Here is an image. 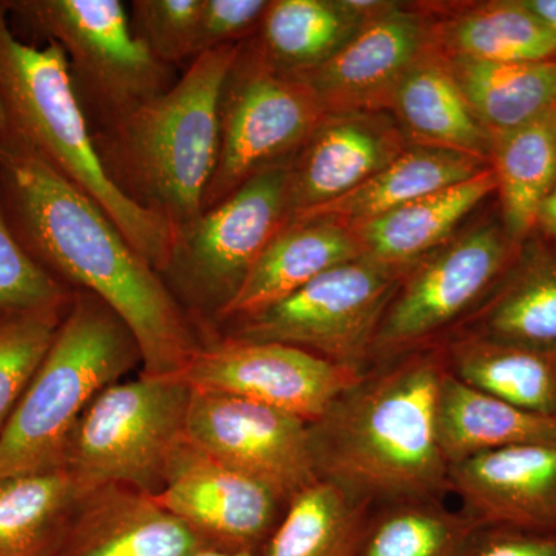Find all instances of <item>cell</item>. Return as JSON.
I'll return each mask as SVG.
<instances>
[{
    "mask_svg": "<svg viewBox=\"0 0 556 556\" xmlns=\"http://www.w3.org/2000/svg\"><path fill=\"white\" fill-rule=\"evenodd\" d=\"M492 167L378 218L350 226L362 257L407 273L417 262L444 247L457 226L496 190Z\"/></svg>",
    "mask_w": 556,
    "mask_h": 556,
    "instance_id": "ffe728a7",
    "label": "cell"
},
{
    "mask_svg": "<svg viewBox=\"0 0 556 556\" xmlns=\"http://www.w3.org/2000/svg\"><path fill=\"white\" fill-rule=\"evenodd\" d=\"M139 364L141 350L126 321L97 295L75 291L49 353L0 434V477L64 467L79 417Z\"/></svg>",
    "mask_w": 556,
    "mask_h": 556,
    "instance_id": "5b68a950",
    "label": "cell"
},
{
    "mask_svg": "<svg viewBox=\"0 0 556 556\" xmlns=\"http://www.w3.org/2000/svg\"><path fill=\"white\" fill-rule=\"evenodd\" d=\"M203 548L155 496L108 484L84 492L56 556H192Z\"/></svg>",
    "mask_w": 556,
    "mask_h": 556,
    "instance_id": "ac0fdd59",
    "label": "cell"
},
{
    "mask_svg": "<svg viewBox=\"0 0 556 556\" xmlns=\"http://www.w3.org/2000/svg\"><path fill=\"white\" fill-rule=\"evenodd\" d=\"M408 148L397 121L386 112L328 115L288 164V225L342 199ZM287 225V226H288Z\"/></svg>",
    "mask_w": 556,
    "mask_h": 556,
    "instance_id": "2e32d148",
    "label": "cell"
},
{
    "mask_svg": "<svg viewBox=\"0 0 556 556\" xmlns=\"http://www.w3.org/2000/svg\"><path fill=\"white\" fill-rule=\"evenodd\" d=\"M481 529L445 501H408L375 508L358 556H464Z\"/></svg>",
    "mask_w": 556,
    "mask_h": 556,
    "instance_id": "1f68e13d",
    "label": "cell"
},
{
    "mask_svg": "<svg viewBox=\"0 0 556 556\" xmlns=\"http://www.w3.org/2000/svg\"><path fill=\"white\" fill-rule=\"evenodd\" d=\"M362 257L350 226L329 218L289 223L263 251L240 291L219 317V329L255 316L327 270Z\"/></svg>",
    "mask_w": 556,
    "mask_h": 556,
    "instance_id": "d6986e66",
    "label": "cell"
},
{
    "mask_svg": "<svg viewBox=\"0 0 556 556\" xmlns=\"http://www.w3.org/2000/svg\"><path fill=\"white\" fill-rule=\"evenodd\" d=\"M444 350L431 345L369 368L309 424L317 478L375 508L445 501L450 466L439 445Z\"/></svg>",
    "mask_w": 556,
    "mask_h": 556,
    "instance_id": "7a4b0ae2",
    "label": "cell"
},
{
    "mask_svg": "<svg viewBox=\"0 0 556 556\" xmlns=\"http://www.w3.org/2000/svg\"><path fill=\"white\" fill-rule=\"evenodd\" d=\"M439 445L448 466L493 450L556 441V419L522 412L445 372L439 387Z\"/></svg>",
    "mask_w": 556,
    "mask_h": 556,
    "instance_id": "603a6c76",
    "label": "cell"
},
{
    "mask_svg": "<svg viewBox=\"0 0 556 556\" xmlns=\"http://www.w3.org/2000/svg\"><path fill=\"white\" fill-rule=\"evenodd\" d=\"M437 43L447 60L538 62L556 53V33L525 2H492L439 22Z\"/></svg>",
    "mask_w": 556,
    "mask_h": 556,
    "instance_id": "83f0119b",
    "label": "cell"
},
{
    "mask_svg": "<svg viewBox=\"0 0 556 556\" xmlns=\"http://www.w3.org/2000/svg\"><path fill=\"white\" fill-rule=\"evenodd\" d=\"M75 291L25 251L0 201V314L68 302Z\"/></svg>",
    "mask_w": 556,
    "mask_h": 556,
    "instance_id": "e575fe53",
    "label": "cell"
},
{
    "mask_svg": "<svg viewBox=\"0 0 556 556\" xmlns=\"http://www.w3.org/2000/svg\"><path fill=\"white\" fill-rule=\"evenodd\" d=\"M327 116L308 84L270 67L248 40L240 43L219 97L218 161L203 211L260 172L289 163Z\"/></svg>",
    "mask_w": 556,
    "mask_h": 556,
    "instance_id": "9c48e42d",
    "label": "cell"
},
{
    "mask_svg": "<svg viewBox=\"0 0 556 556\" xmlns=\"http://www.w3.org/2000/svg\"><path fill=\"white\" fill-rule=\"evenodd\" d=\"M266 0H203L197 25L195 60L207 51L240 46L257 35Z\"/></svg>",
    "mask_w": 556,
    "mask_h": 556,
    "instance_id": "d590c367",
    "label": "cell"
},
{
    "mask_svg": "<svg viewBox=\"0 0 556 556\" xmlns=\"http://www.w3.org/2000/svg\"><path fill=\"white\" fill-rule=\"evenodd\" d=\"M527 9L556 33V0H529Z\"/></svg>",
    "mask_w": 556,
    "mask_h": 556,
    "instance_id": "74e56055",
    "label": "cell"
},
{
    "mask_svg": "<svg viewBox=\"0 0 556 556\" xmlns=\"http://www.w3.org/2000/svg\"><path fill=\"white\" fill-rule=\"evenodd\" d=\"M192 556H260L257 554H249V552H223L215 548H203Z\"/></svg>",
    "mask_w": 556,
    "mask_h": 556,
    "instance_id": "ab89813d",
    "label": "cell"
},
{
    "mask_svg": "<svg viewBox=\"0 0 556 556\" xmlns=\"http://www.w3.org/2000/svg\"><path fill=\"white\" fill-rule=\"evenodd\" d=\"M203 0H135L130 25L139 42L167 67L195 60L197 25Z\"/></svg>",
    "mask_w": 556,
    "mask_h": 556,
    "instance_id": "836d02e7",
    "label": "cell"
},
{
    "mask_svg": "<svg viewBox=\"0 0 556 556\" xmlns=\"http://www.w3.org/2000/svg\"><path fill=\"white\" fill-rule=\"evenodd\" d=\"M538 222L546 228L547 232L556 237V188L548 193L538 212Z\"/></svg>",
    "mask_w": 556,
    "mask_h": 556,
    "instance_id": "f35d334b",
    "label": "cell"
},
{
    "mask_svg": "<svg viewBox=\"0 0 556 556\" xmlns=\"http://www.w3.org/2000/svg\"><path fill=\"white\" fill-rule=\"evenodd\" d=\"M288 164L260 172L174 232L160 276L204 342L270 241L288 225Z\"/></svg>",
    "mask_w": 556,
    "mask_h": 556,
    "instance_id": "52a82bcc",
    "label": "cell"
},
{
    "mask_svg": "<svg viewBox=\"0 0 556 556\" xmlns=\"http://www.w3.org/2000/svg\"><path fill=\"white\" fill-rule=\"evenodd\" d=\"M510 265V244L493 225L468 230L417 262L380 321L372 367L444 342L493 294Z\"/></svg>",
    "mask_w": 556,
    "mask_h": 556,
    "instance_id": "8fae6325",
    "label": "cell"
},
{
    "mask_svg": "<svg viewBox=\"0 0 556 556\" xmlns=\"http://www.w3.org/2000/svg\"><path fill=\"white\" fill-rule=\"evenodd\" d=\"M186 434L215 459L268 486L285 506L318 481L309 424L268 405L192 390Z\"/></svg>",
    "mask_w": 556,
    "mask_h": 556,
    "instance_id": "4fadbf2b",
    "label": "cell"
},
{
    "mask_svg": "<svg viewBox=\"0 0 556 556\" xmlns=\"http://www.w3.org/2000/svg\"><path fill=\"white\" fill-rule=\"evenodd\" d=\"M450 495L479 527L556 536V441L493 450L450 467Z\"/></svg>",
    "mask_w": 556,
    "mask_h": 556,
    "instance_id": "e0dca14e",
    "label": "cell"
},
{
    "mask_svg": "<svg viewBox=\"0 0 556 556\" xmlns=\"http://www.w3.org/2000/svg\"><path fill=\"white\" fill-rule=\"evenodd\" d=\"M448 62L468 104L492 138L556 110L555 61Z\"/></svg>",
    "mask_w": 556,
    "mask_h": 556,
    "instance_id": "4316f807",
    "label": "cell"
},
{
    "mask_svg": "<svg viewBox=\"0 0 556 556\" xmlns=\"http://www.w3.org/2000/svg\"><path fill=\"white\" fill-rule=\"evenodd\" d=\"M190 394L177 376L113 383L79 417L62 466L87 490L118 484L159 495L186 437Z\"/></svg>",
    "mask_w": 556,
    "mask_h": 556,
    "instance_id": "ba28073f",
    "label": "cell"
},
{
    "mask_svg": "<svg viewBox=\"0 0 556 556\" xmlns=\"http://www.w3.org/2000/svg\"><path fill=\"white\" fill-rule=\"evenodd\" d=\"M485 161L450 150L408 146L393 163L342 199L306 212L291 223L329 218L346 226L378 218L484 170Z\"/></svg>",
    "mask_w": 556,
    "mask_h": 556,
    "instance_id": "cb8c5ba5",
    "label": "cell"
},
{
    "mask_svg": "<svg viewBox=\"0 0 556 556\" xmlns=\"http://www.w3.org/2000/svg\"><path fill=\"white\" fill-rule=\"evenodd\" d=\"M72 299L0 314V434L49 353Z\"/></svg>",
    "mask_w": 556,
    "mask_h": 556,
    "instance_id": "d6a6232c",
    "label": "cell"
},
{
    "mask_svg": "<svg viewBox=\"0 0 556 556\" xmlns=\"http://www.w3.org/2000/svg\"><path fill=\"white\" fill-rule=\"evenodd\" d=\"M456 332L515 345L556 348V263H530L507 273Z\"/></svg>",
    "mask_w": 556,
    "mask_h": 556,
    "instance_id": "4dcf8cb0",
    "label": "cell"
},
{
    "mask_svg": "<svg viewBox=\"0 0 556 556\" xmlns=\"http://www.w3.org/2000/svg\"><path fill=\"white\" fill-rule=\"evenodd\" d=\"M399 127L415 146L464 153L489 161L493 139L439 50L427 54L399 84L391 102Z\"/></svg>",
    "mask_w": 556,
    "mask_h": 556,
    "instance_id": "44dd1931",
    "label": "cell"
},
{
    "mask_svg": "<svg viewBox=\"0 0 556 556\" xmlns=\"http://www.w3.org/2000/svg\"><path fill=\"white\" fill-rule=\"evenodd\" d=\"M464 556H556V536L481 527Z\"/></svg>",
    "mask_w": 556,
    "mask_h": 556,
    "instance_id": "8d00e7d4",
    "label": "cell"
},
{
    "mask_svg": "<svg viewBox=\"0 0 556 556\" xmlns=\"http://www.w3.org/2000/svg\"><path fill=\"white\" fill-rule=\"evenodd\" d=\"M155 500L207 548L257 555L287 508L268 486L215 459L188 434L175 448Z\"/></svg>",
    "mask_w": 556,
    "mask_h": 556,
    "instance_id": "5bb4252c",
    "label": "cell"
},
{
    "mask_svg": "<svg viewBox=\"0 0 556 556\" xmlns=\"http://www.w3.org/2000/svg\"><path fill=\"white\" fill-rule=\"evenodd\" d=\"M492 169L504 225L515 239L538 222V212L556 188V110L493 137Z\"/></svg>",
    "mask_w": 556,
    "mask_h": 556,
    "instance_id": "f1b7e54d",
    "label": "cell"
},
{
    "mask_svg": "<svg viewBox=\"0 0 556 556\" xmlns=\"http://www.w3.org/2000/svg\"><path fill=\"white\" fill-rule=\"evenodd\" d=\"M364 375L285 343L218 334L177 378L192 390L248 399L313 424Z\"/></svg>",
    "mask_w": 556,
    "mask_h": 556,
    "instance_id": "7c38bea8",
    "label": "cell"
},
{
    "mask_svg": "<svg viewBox=\"0 0 556 556\" xmlns=\"http://www.w3.org/2000/svg\"><path fill=\"white\" fill-rule=\"evenodd\" d=\"M0 115L58 174L93 200L153 268L164 269L174 239L170 226L135 206L110 181L64 50L56 42L35 46L17 38L5 0H0Z\"/></svg>",
    "mask_w": 556,
    "mask_h": 556,
    "instance_id": "277c9868",
    "label": "cell"
},
{
    "mask_svg": "<svg viewBox=\"0 0 556 556\" xmlns=\"http://www.w3.org/2000/svg\"><path fill=\"white\" fill-rule=\"evenodd\" d=\"M240 46L190 62L166 93L93 131L105 174L135 206L177 232L203 211L219 149V97Z\"/></svg>",
    "mask_w": 556,
    "mask_h": 556,
    "instance_id": "3957f363",
    "label": "cell"
},
{
    "mask_svg": "<svg viewBox=\"0 0 556 556\" xmlns=\"http://www.w3.org/2000/svg\"><path fill=\"white\" fill-rule=\"evenodd\" d=\"M86 490L65 467L0 477V556H56Z\"/></svg>",
    "mask_w": 556,
    "mask_h": 556,
    "instance_id": "d4e9b609",
    "label": "cell"
},
{
    "mask_svg": "<svg viewBox=\"0 0 556 556\" xmlns=\"http://www.w3.org/2000/svg\"><path fill=\"white\" fill-rule=\"evenodd\" d=\"M437 50V24L396 5L365 22L331 60L294 76L316 91L328 115L386 112L409 70Z\"/></svg>",
    "mask_w": 556,
    "mask_h": 556,
    "instance_id": "9a60e30c",
    "label": "cell"
},
{
    "mask_svg": "<svg viewBox=\"0 0 556 556\" xmlns=\"http://www.w3.org/2000/svg\"><path fill=\"white\" fill-rule=\"evenodd\" d=\"M362 25L345 0H273L248 42L277 72L300 75L331 60Z\"/></svg>",
    "mask_w": 556,
    "mask_h": 556,
    "instance_id": "484cf974",
    "label": "cell"
},
{
    "mask_svg": "<svg viewBox=\"0 0 556 556\" xmlns=\"http://www.w3.org/2000/svg\"><path fill=\"white\" fill-rule=\"evenodd\" d=\"M0 201L14 236L43 269L126 321L141 350V375L175 378L188 367L204 339L159 270L3 115Z\"/></svg>",
    "mask_w": 556,
    "mask_h": 556,
    "instance_id": "6da1fadb",
    "label": "cell"
},
{
    "mask_svg": "<svg viewBox=\"0 0 556 556\" xmlns=\"http://www.w3.org/2000/svg\"><path fill=\"white\" fill-rule=\"evenodd\" d=\"M371 511L318 479L289 501L260 556H358Z\"/></svg>",
    "mask_w": 556,
    "mask_h": 556,
    "instance_id": "f546056e",
    "label": "cell"
},
{
    "mask_svg": "<svg viewBox=\"0 0 556 556\" xmlns=\"http://www.w3.org/2000/svg\"><path fill=\"white\" fill-rule=\"evenodd\" d=\"M448 371L532 415L556 419V348H533L456 332L439 343Z\"/></svg>",
    "mask_w": 556,
    "mask_h": 556,
    "instance_id": "7402d4cb",
    "label": "cell"
},
{
    "mask_svg": "<svg viewBox=\"0 0 556 556\" xmlns=\"http://www.w3.org/2000/svg\"><path fill=\"white\" fill-rule=\"evenodd\" d=\"M404 274L364 257L351 260L219 334L285 343L367 372L380 321Z\"/></svg>",
    "mask_w": 556,
    "mask_h": 556,
    "instance_id": "30bf717a",
    "label": "cell"
},
{
    "mask_svg": "<svg viewBox=\"0 0 556 556\" xmlns=\"http://www.w3.org/2000/svg\"><path fill=\"white\" fill-rule=\"evenodd\" d=\"M11 30L56 42L91 134L108 129L166 93L175 68L153 58L131 30L119 0H5Z\"/></svg>",
    "mask_w": 556,
    "mask_h": 556,
    "instance_id": "8992f818",
    "label": "cell"
}]
</instances>
